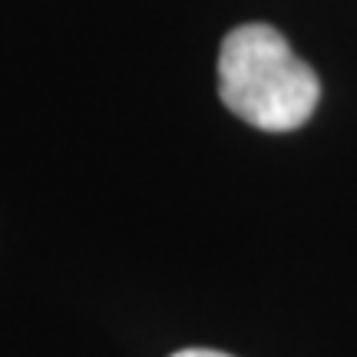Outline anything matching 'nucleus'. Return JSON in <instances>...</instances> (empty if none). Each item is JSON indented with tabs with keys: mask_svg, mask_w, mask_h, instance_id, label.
I'll return each instance as SVG.
<instances>
[{
	"mask_svg": "<svg viewBox=\"0 0 357 357\" xmlns=\"http://www.w3.org/2000/svg\"><path fill=\"white\" fill-rule=\"evenodd\" d=\"M172 357H231V354H222V351H212V347H189V351H178Z\"/></svg>",
	"mask_w": 357,
	"mask_h": 357,
	"instance_id": "obj_2",
	"label": "nucleus"
},
{
	"mask_svg": "<svg viewBox=\"0 0 357 357\" xmlns=\"http://www.w3.org/2000/svg\"><path fill=\"white\" fill-rule=\"evenodd\" d=\"M218 96L248 126L291 132L311 119L321 83L275 26L245 24L222 40Z\"/></svg>",
	"mask_w": 357,
	"mask_h": 357,
	"instance_id": "obj_1",
	"label": "nucleus"
}]
</instances>
